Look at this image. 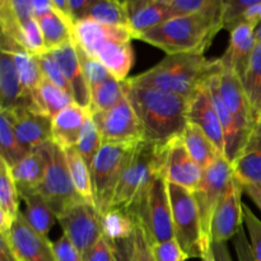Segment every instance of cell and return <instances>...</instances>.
Segmentation results:
<instances>
[{
    "label": "cell",
    "mask_w": 261,
    "mask_h": 261,
    "mask_svg": "<svg viewBox=\"0 0 261 261\" xmlns=\"http://www.w3.org/2000/svg\"><path fill=\"white\" fill-rule=\"evenodd\" d=\"M122 86L139 120L143 142L162 145L181 137L189 124L190 99L157 88L138 86L130 78L122 82Z\"/></svg>",
    "instance_id": "1"
},
{
    "label": "cell",
    "mask_w": 261,
    "mask_h": 261,
    "mask_svg": "<svg viewBox=\"0 0 261 261\" xmlns=\"http://www.w3.org/2000/svg\"><path fill=\"white\" fill-rule=\"evenodd\" d=\"M222 9L223 0H217L213 8L204 14L176 15L140 35L137 40L161 48L166 55H204L223 28Z\"/></svg>",
    "instance_id": "2"
},
{
    "label": "cell",
    "mask_w": 261,
    "mask_h": 261,
    "mask_svg": "<svg viewBox=\"0 0 261 261\" xmlns=\"http://www.w3.org/2000/svg\"><path fill=\"white\" fill-rule=\"evenodd\" d=\"M222 68L221 58L198 54L166 55L157 65L130 78L133 83L177 94L190 99Z\"/></svg>",
    "instance_id": "3"
},
{
    "label": "cell",
    "mask_w": 261,
    "mask_h": 261,
    "mask_svg": "<svg viewBox=\"0 0 261 261\" xmlns=\"http://www.w3.org/2000/svg\"><path fill=\"white\" fill-rule=\"evenodd\" d=\"M73 35L74 41L103 64L112 76L121 82L126 81L134 64L133 36L129 28L112 27L84 19L75 23Z\"/></svg>",
    "instance_id": "4"
},
{
    "label": "cell",
    "mask_w": 261,
    "mask_h": 261,
    "mask_svg": "<svg viewBox=\"0 0 261 261\" xmlns=\"http://www.w3.org/2000/svg\"><path fill=\"white\" fill-rule=\"evenodd\" d=\"M142 142L126 144H102L91 165L94 206L99 214L111 208L115 191L130 161Z\"/></svg>",
    "instance_id": "5"
},
{
    "label": "cell",
    "mask_w": 261,
    "mask_h": 261,
    "mask_svg": "<svg viewBox=\"0 0 261 261\" xmlns=\"http://www.w3.org/2000/svg\"><path fill=\"white\" fill-rule=\"evenodd\" d=\"M162 145L142 142L124 171L110 209H130L161 175ZM162 176V175H161Z\"/></svg>",
    "instance_id": "6"
},
{
    "label": "cell",
    "mask_w": 261,
    "mask_h": 261,
    "mask_svg": "<svg viewBox=\"0 0 261 261\" xmlns=\"http://www.w3.org/2000/svg\"><path fill=\"white\" fill-rule=\"evenodd\" d=\"M173 233L188 259H201L211 251L204 241L198 205L191 191L167 182Z\"/></svg>",
    "instance_id": "7"
},
{
    "label": "cell",
    "mask_w": 261,
    "mask_h": 261,
    "mask_svg": "<svg viewBox=\"0 0 261 261\" xmlns=\"http://www.w3.org/2000/svg\"><path fill=\"white\" fill-rule=\"evenodd\" d=\"M127 212L144 228L152 245L175 239L168 185L163 176H158Z\"/></svg>",
    "instance_id": "8"
},
{
    "label": "cell",
    "mask_w": 261,
    "mask_h": 261,
    "mask_svg": "<svg viewBox=\"0 0 261 261\" xmlns=\"http://www.w3.org/2000/svg\"><path fill=\"white\" fill-rule=\"evenodd\" d=\"M38 149L42 150L45 154L46 172L37 191L43 196L58 217L69 206L82 201L83 199L76 193L71 181L65 150L53 140Z\"/></svg>",
    "instance_id": "9"
},
{
    "label": "cell",
    "mask_w": 261,
    "mask_h": 261,
    "mask_svg": "<svg viewBox=\"0 0 261 261\" xmlns=\"http://www.w3.org/2000/svg\"><path fill=\"white\" fill-rule=\"evenodd\" d=\"M234 177L233 168L226 155H219L208 168L203 171L199 188L194 193L199 216H200L201 229L204 241L208 249H211V229L214 213L219 201L228 190Z\"/></svg>",
    "instance_id": "10"
},
{
    "label": "cell",
    "mask_w": 261,
    "mask_h": 261,
    "mask_svg": "<svg viewBox=\"0 0 261 261\" xmlns=\"http://www.w3.org/2000/svg\"><path fill=\"white\" fill-rule=\"evenodd\" d=\"M56 218L63 229V234H65L75 245L82 256L103 236L101 214L93 204L84 200L69 206Z\"/></svg>",
    "instance_id": "11"
},
{
    "label": "cell",
    "mask_w": 261,
    "mask_h": 261,
    "mask_svg": "<svg viewBox=\"0 0 261 261\" xmlns=\"http://www.w3.org/2000/svg\"><path fill=\"white\" fill-rule=\"evenodd\" d=\"M91 115L98 127L103 144L143 142L139 120L126 96L114 109Z\"/></svg>",
    "instance_id": "12"
},
{
    "label": "cell",
    "mask_w": 261,
    "mask_h": 261,
    "mask_svg": "<svg viewBox=\"0 0 261 261\" xmlns=\"http://www.w3.org/2000/svg\"><path fill=\"white\" fill-rule=\"evenodd\" d=\"M161 175L167 182L195 193L199 188L203 168L191 158L181 137L162 144Z\"/></svg>",
    "instance_id": "13"
},
{
    "label": "cell",
    "mask_w": 261,
    "mask_h": 261,
    "mask_svg": "<svg viewBox=\"0 0 261 261\" xmlns=\"http://www.w3.org/2000/svg\"><path fill=\"white\" fill-rule=\"evenodd\" d=\"M244 185L233 177L214 213L211 229V246L212 244H227V241L233 240L237 232L244 227Z\"/></svg>",
    "instance_id": "14"
},
{
    "label": "cell",
    "mask_w": 261,
    "mask_h": 261,
    "mask_svg": "<svg viewBox=\"0 0 261 261\" xmlns=\"http://www.w3.org/2000/svg\"><path fill=\"white\" fill-rule=\"evenodd\" d=\"M218 88L227 109L237 120L240 127L251 134L257 124V116L247 98L239 74L223 64L218 73Z\"/></svg>",
    "instance_id": "15"
},
{
    "label": "cell",
    "mask_w": 261,
    "mask_h": 261,
    "mask_svg": "<svg viewBox=\"0 0 261 261\" xmlns=\"http://www.w3.org/2000/svg\"><path fill=\"white\" fill-rule=\"evenodd\" d=\"M0 110L19 112L38 110L33 94L27 92L20 83L14 65L13 54L0 51Z\"/></svg>",
    "instance_id": "16"
},
{
    "label": "cell",
    "mask_w": 261,
    "mask_h": 261,
    "mask_svg": "<svg viewBox=\"0 0 261 261\" xmlns=\"http://www.w3.org/2000/svg\"><path fill=\"white\" fill-rule=\"evenodd\" d=\"M9 112V111H8ZM20 147L27 153L53 140V119L38 110L9 112Z\"/></svg>",
    "instance_id": "17"
},
{
    "label": "cell",
    "mask_w": 261,
    "mask_h": 261,
    "mask_svg": "<svg viewBox=\"0 0 261 261\" xmlns=\"http://www.w3.org/2000/svg\"><path fill=\"white\" fill-rule=\"evenodd\" d=\"M9 239L20 261H56L53 241L37 233L27 223L22 212L13 223Z\"/></svg>",
    "instance_id": "18"
},
{
    "label": "cell",
    "mask_w": 261,
    "mask_h": 261,
    "mask_svg": "<svg viewBox=\"0 0 261 261\" xmlns=\"http://www.w3.org/2000/svg\"><path fill=\"white\" fill-rule=\"evenodd\" d=\"M188 121L196 125L209 139L213 142L217 149L226 155V143H224L223 129L219 121L218 114L212 101L208 86H204L195 93L189 105Z\"/></svg>",
    "instance_id": "19"
},
{
    "label": "cell",
    "mask_w": 261,
    "mask_h": 261,
    "mask_svg": "<svg viewBox=\"0 0 261 261\" xmlns=\"http://www.w3.org/2000/svg\"><path fill=\"white\" fill-rule=\"evenodd\" d=\"M126 7L133 40L175 17L167 0H130Z\"/></svg>",
    "instance_id": "20"
},
{
    "label": "cell",
    "mask_w": 261,
    "mask_h": 261,
    "mask_svg": "<svg viewBox=\"0 0 261 261\" xmlns=\"http://www.w3.org/2000/svg\"><path fill=\"white\" fill-rule=\"evenodd\" d=\"M206 86H208L212 101H213L217 114H218L219 121H221L222 129H223L224 143H226V158L232 163L236 160L237 155L241 153V150L244 149L251 134H247L246 132H244L240 127L237 120L234 119L233 115L227 109L226 103H224L223 98H222L221 93H219L218 73L209 79Z\"/></svg>",
    "instance_id": "21"
},
{
    "label": "cell",
    "mask_w": 261,
    "mask_h": 261,
    "mask_svg": "<svg viewBox=\"0 0 261 261\" xmlns=\"http://www.w3.org/2000/svg\"><path fill=\"white\" fill-rule=\"evenodd\" d=\"M47 53H50L51 56L55 59L59 68L61 69L64 76L68 81L71 88V93H73L74 102L81 107L89 110L91 89H89L88 83L83 75L74 40L66 45L61 46V47L55 48L53 51H47Z\"/></svg>",
    "instance_id": "22"
},
{
    "label": "cell",
    "mask_w": 261,
    "mask_h": 261,
    "mask_svg": "<svg viewBox=\"0 0 261 261\" xmlns=\"http://www.w3.org/2000/svg\"><path fill=\"white\" fill-rule=\"evenodd\" d=\"M256 43V27L246 22L241 23L229 32L228 47L221 58L222 64L233 69L242 79Z\"/></svg>",
    "instance_id": "23"
},
{
    "label": "cell",
    "mask_w": 261,
    "mask_h": 261,
    "mask_svg": "<svg viewBox=\"0 0 261 261\" xmlns=\"http://www.w3.org/2000/svg\"><path fill=\"white\" fill-rule=\"evenodd\" d=\"M234 177L244 186H261V126L256 124L249 140L231 163Z\"/></svg>",
    "instance_id": "24"
},
{
    "label": "cell",
    "mask_w": 261,
    "mask_h": 261,
    "mask_svg": "<svg viewBox=\"0 0 261 261\" xmlns=\"http://www.w3.org/2000/svg\"><path fill=\"white\" fill-rule=\"evenodd\" d=\"M89 110L73 103L53 119V142L63 149L75 147Z\"/></svg>",
    "instance_id": "25"
},
{
    "label": "cell",
    "mask_w": 261,
    "mask_h": 261,
    "mask_svg": "<svg viewBox=\"0 0 261 261\" xmlns=\"http://www.w3.org/2000/svg\"><path fill=\"white\" fill-rule=\"evenodd\" d=\"M19 198L24 201V211L22 212L27 223L41 236H48L55 222L56 214L37 190L19 191Z\"/></svg>",
    "instance_id": "26"
},
{
    "label": "cell",
    "mask_w": 261,
    "mask_h": 261,
    "mask_svg": "<svg viewBox=\"0 0 261 261\" xmlns=\"http://www.w3.org/2000/svg\"><path fill=\"white\" fill-rule=\"evenodd\" d=\"M18 191L38 190L46 172V158L41 149L28 153L15 166L10 167Z\"/></svg>",
    "instance_id": "27"
},
{
    "label": "cell",
    "mask_w": 261,
    "mask_h": 261,
    "mask_svg": "<svg viewBox=\"0 0 261 261\" xmlns=\"http://www.w3.org/2000/svg\"><path fill=\"white\" fill-rule=\"evenodd\" d=\"M181 139H182L189 154L203 168V171L208 168L219 155H223L217 149L213 142L196 125L190 124V122L184 129Z\"/></svg>",
    "instance_id": "28"
},
{
    "label": "cell",
    "mask_w": 261,
    "mask_h": 261,
    "mask_svg": "<svg viewBox=\"0 0 261 261\" xmlns=\"http://www.w3.org/2000/svg\"><path fill=\"white\" fill-rule=\"evenodd\" d=\"M42 32L46 53L61 47L74 40L73 25L66 22L55 10L37 19Z\"/></svg>",
    "instance_id": "29"
},
{
    "label": "cell",
    "mask_w": 261,
    "mask_h": 261,
    "mask_svg": "<svg viewBox=\"0 0 261 261\" xmlns=\"http://www.w3.org/2000/svg\"><path fill=\"white\" fill-rule=\"evenodd\" d=\"M86 19L112 27H126L129 24L126 2L119 0H93Z\"/></svg>",
    "instance_id": "30"
},
{
    "label": "cell",
    "mask_w": 261,
    "mask_h": 261,
    "mask_svg": "<svg viewBox=\"0 0 261 261\" xmlns=\"http://www.w3.org/2000/svg\"><path fill=\"white\" fill-rule=\"evenodd\" d=\"M35 99L40 111L50 116L51 119H54L66 107L75 103L74 98L68 92L63 91L45 78L42 79L40 87L36 91Z\"/></svg>",
    "instance_id": "31"
},
{
    "label": "cell",
    "mask_w": 261,
    "mask_h": 261,
    "mask_svg": "<svg viewBox=\"0 0 261 261\" xmlns=\"http://www.w3.org/2000/svg\"><path fill=\"white\" fill-rule=\"evenodd\" d=\"M65 155L68 162L69 173H70L71 181L75 188L76 193L79 194L84 201L94 205L93 190H92V178L91 168L87 165L81 154L75 150V148H66Z\"/></svg>",
    "instance_id": "32"
},
{
    "label": "cell",
    "mask_w": 261,
    "mask_h": 261,
    "mask_svg": "<svg viewBox=\"0 0 261 261\" xmlns=\"http://www.w3.org/2000/svg\"><path fill=\"white\" fill-rule=\"evenodd\" d=\"M125 97L122 82L115 76H110L103 83L91 88V103L89 112L99 114L114 109Z\"/></svg>",
    "instance_id": "33"
},
{
    "label": "cell",
    "mask_w": 261,
    "mask_h": 261,
    "mask_svg": "<svg viewBox=\"0 0 261 261\" xmlns=\"http://www.w3.org/2000/svg\"><path fill=\"white\" fill-rule=\"evenodd\" d=\"M102 234L110 241L132 239L135 229V219L126 209H110L101 216Z\"/></svg>",
    "instance_id": "34"
},
{
    "label": "cell",
    "mask_w": 261,
    "mask_h": 261,
    "mask_svg": "<svg viewBox=\"0 0 261 261\" xmlns=\"http://www.w3.org/2000/svg\"><path fill=\"white\" fill-rule=\"evenodd\" d=\"M27 154L18 142L9 112L0 110V160L13 167Z\"/></svg>",
    "instance_id": "35"
},
{
    "label": "cell",
    "mask_w": 261,
    "mask_h": 261,
    "mask_svg": "<svg viewBox=\"0 0 261 261\" xmlns=\"http://www.w3.org/2000/svg\"><path fill=\"white\" fill-rule=\"evenodd\" d=\"M19 191L10 167L0 160V212L15 221L19 214Z\"/></svg>",
    "instance_id": "36"
},
{
    "label": "cell",
    "mask_w": 261,
    "mask_h": 261,
    "mask_svg": "<svg viewBox=\"0 0 261 261\" xmlns=\"http://www.w3.org/2000/svg\"><path fill=\"white\" fill-rule=\"evenodd\" d=\"M241 81L247 98L257 116L261 111V42L255 46L247 70Z\"/></svg>",
    "instance_id": "37"
},
{
    "label": "cell",
    "mask_w": 261,
    "mask_h": 261,
    "mask_svg": "<svg viewBox=\"0 0 261 261\" xmlns=\"http://www.w3.org/2000/svg\"><path fill=\"white\" fill-rule=\"evenodd\" d=\"M13 58H14V65L20 83L24 87L25 91L35 96L36 91L43 79L42 71L36 60V56L28 53H18L13 54Z\"/></svg>",
    "instance_id": "38"
},
{
    "label": "cell",
    "mask_w": 261,
    "mask_h": 261,
    "mask_svg": "<svg viewBox=\"0 0 261 261\" xmlns=\"http://www.w3.org/2000/svg\"><path fill=\"white\" fill-rule=\"evenodd\" d=\"M102 144L103 143H102V138L101 134H99L98 127H97L96 122L92 119V115L89 114L86 122H84V126L82 129L81 135H79L78 142H76L74 148L83 157L87 165L91 167L92 162H93L94 157L97 155L98 150L101 149Z\"/></svg>",
    "instance_id": "39"
},
{
    "label": "cell",
    "mask_w": 261,
    "mask_h": 261,
    "mask_svg": "<svg viewBox=\"0 0 261 261\" xmlns=\"http://www.w3.org/2000/svg\"><path fill=\"white\" fill-rule=\"evenodd\" d=\"M76 48V54H78L79 61H81L82 70H83V75L86 78L87 83H88L89 89L94 86H98V84L103 83L105 81L110 78L111 73L107 70L106 66L102 63H99L96 58L89 55L86 50L81 47L78 43L74 41Z\"/></svg>",
    "instance_id": "40"
},
{
    "label": "cell",
    "mask_w": 261,
    "mask_h": 261,
    "mask_svg": "<svg viewBox=\"0 0 261 261\" xmlns=\"http://www.w3.org/2000/svg\"><path fill=\"white\" fill-rule=\"evenodd\" d=\"M256 0H223L222 22L223 28L231 32L233 28L245 22L247 12Z\"/></svg>",
    "instance_id": "41"
},
{
    "label": "cell",
    "mask_w": 261,
    "mask_h": 261,
    "mask_svg": "<svg viewBox=\"0 0 261 261\" xmlns=\"http://www.w3.org/2000/svg\"><path fill=\"white\" fill-rule=\"evenodd\" d=\"M36 60H37L38 65H40L41 71H42L43 78L47 79L48 82H51L53 84H55L56 87L61 88L63 91L68 92L71 97H73V93H71V88L69 86L68 81L64 76L63 71L59 68L58 63L55 61V59L51 56L50 53L41 54V55L36 56Z\"/></svg>",
    "instance_id": "42"
},
{
    "label": "cell",
    "mask_w": 261,
    "mask_h": 261,
    "mask_svg": "<svg viewBox=\"0 0 261 261\" xmlns=\"http://www.w3.org/2000/svg\"><path fill=\"white\" fill-rule=\"evenodd\" d=\"M242 212H244V224L249 233L252 254H254L255 260L261 261V221L246 204L242 206Z\"/></svg>",
    "instance_id": "43"
},
{
    "label": "cell",
    "mask_w": 261,
    "mask_h": 261,
    "mask_svg": "<svg viewBox=\"0 0 261 261\" xmlns=\"http://www.w3.org/2000/svg\"><path fill=\"white\" fill-rule=\"evenodd\" d=\"M217 0H167L168 5L176 15L204 14L209 12Z\"/></svg>",
    "instance_id": "44"
},
{
    "label": "cell",
    "mask_w": 261,
    "mask_h": 261,
    "mask_svg": "<svg viewBox=\"0 0 261 261\" xmlns=\"http://www.w3.org/2000/svg\"><path fill=\"white\" fill-rule=\"evenodd\" d=\"M132 261H155L153 255L152 244L148 240L144 228L135 221V229L133 234V257Z\"/></svg>",
    "instance_id": "45"
},
{
    "label": "cell",
    "mask_w": 261,
    "mask_h": 261,
    "mask_svg": "<svg viewBox=\"0 0 261 261\" xmlns=\"http://www.w3.org/2000/svg\"><path fill=\"white\" fill-rule=\"evenodd\" d=\"M152 250L155 261H188V256L184 254L175 239L152 245Z\"/></svg>",
    "instance_id": "46"
},
{
    "label": "cell",
    "mask_w": 261,
    "mask_h": 261,
    "mask_svg": "<svg viewBox=\"0 0 261 261\" xmlns=\"http://www.w3.org/2000/svg\"><path fill=\"white\" fill-rule=\"evenodd\" d=\"M53 247L56 261H83L81 251L65 234H61V237L54 241Z\"/></svg>",
    "instance_id": "47"
},
{
    "label": "cell",
    "mask_w": 261,
    "mask_h": 261,
    "mask_svg": "<svg viewBox=\"0 0 261 261\" xmlns=\"http://www.w3.org/2000/svg\"><path fill=\"white\" fill-rule=\"evenodd\" d=\"M83 261H114L112 241L102 236L99 241L83 255Z\"/></svg>",
    "instance_id": "48"
},
{
    "label": "cell",
    "mask_w": 261,
    "mask_h": 261,
    "mask_svg": "<svg viewBox=\"0 0 261 261\" xmlns=\"http://www.w3.org/2000/svg\"><path fill=\"white\" fill-rule=\"evenodd\" d=\"M232 241H233L237 261H256L254 257V254H252L251 246H250L249 237L245 234L244 227L237 232V234L233 237Z\"/></svg>",
    "instance_id": "49"
},
{
    "label": "cell",
    "mask_w": 261,
    "mask_h": 261,
    "mask_svg": "<svg viewBox=\"0 0 261 261\" xmlns=\"http://www.w3.org/2000/svg\"><path fill=\"white\" fill-rule=\"evenodd\" d=\"M93 0H69V10H70V17L73 20V24L84 20L88 13Z\"/></svg>",
    "instance_id": "50"
},
{
    "label": "cell",
    "mask_w": 261,
    "mask_h": 261,
    "mask_svg": "<svg viewBox=\"0 0 261 261\" xmlns=\"http://www.w3.org/2000/svg\"><path fill=\"white\" fill-rule=\"evenodd\" d=\"M112 247H114V261H132L133 237L121 241H114Z\"/></svg>",
    "instance_id": "51"
},
{
    "label": "cell",
    "mask_w": 261,
    "mask_h": 261,
    "mask_svg": "<svg viewBox=\"0 0 261 261\" xmlns=\"http://www.w3.org/2000/svg\"><path fill=\"white\" fill-rule=\"evenodd\" d=\"M0 261H20L10 242L9 233L0 234Z\"/></svg>",
    "instance_id": "52"
},
{
    "label": "cell",
    "mask_w": 261,
    "mask_h": 261,
    "mask_svg": "<svg viewBox=\"0 0 261 261\" xmlns=\"http://www.w3.org/2000/svg\"><path fill=\"white\" fill-rule=\"evenodd\" d=\"M32 4L33 15L36 19H40L41 17L46 15L53 10V3L51 0H31Z\"/></svg>",
    "instance_id": "53"
},
{
    "label": "cell",
    "mask_w": 261,
    "mask_h": 261,
    "mask_svg": "<svg viewBox=\"0 0 261 261\" xmlns=\"http://www.w3.org/2000/svg\"><path fill=\"white\" fill-rule=\"evenodd\" d=\"M211 249L216 261H233L227 244H212Z\"/></svg>",
    "instance_id": "54"
},
{
    "label": "cell",
    "mask_w": 261,
    "mask_h": 261,
    "mask_svg": "<svg viewBox=\"0 0 261 261\" xmlns=\"http://www.w3.org/2000/svg\"><path fill=\"white\" fill-rule=\"evenodd\" d=\"M244 191L261 211V186L246 185L244 186Z\"/></svg>",
    "instance_id": "55"
},
{
    "label": "cell",
    "mask_w": 261,
    "mask_h": 261,
    "mask_svg": "<svg viewBox=\"0 0 261 261\" xmlns=\"http://www.w3.org/2000/svg\"><path fill=\"white\" fill-rule=\"evenodd\" d=\"M201 261H216V259H214V255H213V251H212V249H211V251L208 252V254L205 255V257H204L203 260Z\"/></svg>",
    "instance_id": "56"
},
{
    "label": "cell",
    "mask_w": 261,
    "mask_h": 261,
    "mask_svg": "<svg viewBox=\"0 0 261 261\" xmlns=\"http://www.w3.org/2000/svg\"><path fill=\"white\" fill-rule=\"evenodd\" d=\"M256 40L257 42H261V24L256 28Z\"/></svg>",
    "instance_id": "57"
},
{
    "label": "cell",
    "mask_w": 261,
    "mask_h": 261,
    "mask_svg": "<svg viewBox=\"0 0 261 261\" xmlns=\"http://www.w3.org/2000/svg\"><path fill=\"white\" fill-rule=\"evenodd\" d=\"M257 125H260L261 126V111L259 112V115H257Z\"/></svg>",
    "instance_id": "58"
}]
</instances>
